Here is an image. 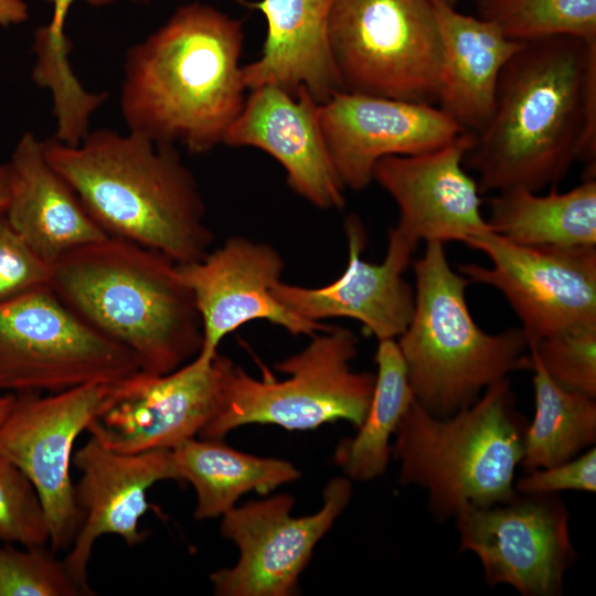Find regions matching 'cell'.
I'll return each mask as SVG.
<instances>
[{"mask_svg": "<svg viewBox=\"0 0 596 596\" xmlns=\"http://www.w3.org/2000/svg\"><path fill=\"white\" fill-rule=\"evenodd\" d=\"M11 198V170L9 163L0 164V217L6 214Z\"/></svg>", "mask_w": 596, "mask_h": 596, "instance_id": "cell-36", "label": "cell"}, {"mask_svg": "<svg viewBox=\"0 0 596 596\" xmlns=\"http://www.w3.org/2000/svg\"><path fill=\"white\" fill-rule=\"evenodd\" d=\"M481 18L510 39L554 36L596 41V0H481Z\"/></svg>", "mask_w": 596, "mask_h": 596, "instance_id": "cell-28", "label": "cell"}, {"mask_svg": "<svg viewBox=\"0 0 596 596\" xmlns=\"http://www.w3.org/2000/svg\"><path fill=\"white\" fill-rule=\"evenodd\" d=\"M50 288L81 319L127 349L140 371L164 374L203 343L191 290L166 255L107 236L51 265Z\"/></svg>", "mask_w": 596, "mask_h": 596, "instance_id": "cell-4", "label": "cell"}, {"mask_svg": "<svg viewBox=\"0 0 596 596\" xmlns=\"http://www.w3.org/2000/svg\"><path fill=\"white\" fill-rule=\"evenodd\" d=\"M352 496L345 476L329 480L321 508L295 518L292 497L275 494L234 507L222 515L221 533L240 551L235 565L210 575L219 596H290L318 542L331 529Z\"/></svg>", "mask_w": 596, "mask_h": 596, "instance_id": "cell-12", "label": "cell"}, {"mask_svg": "<svg viewBox=\"0 0 596 596\" xmlns=\"http://www.w3.org/2000/svg\"><path fill=\"white\" fill-rule=\"evenodd\" d=\"M171 453L179 481L189 482L195 491L198 520L224 515L247 492L267 494L300 478L287 460L245 454L219 438L193 437Z\"/></svg>", "mask_w": 596, "mask_h": 596, "instance_id": "cell-24", "label": "cell"}, {"mask_svg": "<svg viewBox=\"0 0 596 596\" xmlns=\"http://www.w3.org/2000/svg\"><path fill=\"white\" fill-rule=\"evenodd\" d=\"M49 545L17 549L0 542V596H87L64 558Z\"/></svg>", "mask_w": 596, "mask_h": 596, "instance_id": "cell-29", "label": "cell"}, {"mask_svg": "<svg viewBox=\"0 0 596 596\" xmlns=\"http://www.w3.org/2000/svg\"><path fill=\"white\" fill-rule=\"evenodd\" d=\"M433 4L441 43L439 108L477 134L492 115L503 67L523 42L508 38L489 20L457 12L443 0Z\"/></svg>", "mask_w": 596, "mask_h": 596, "instance_id": "cell-23", "label": "cell"}, {"mask_svg": "<svg viewBox=\"0 0 596 596\" xmlns=\"http://www.w3.org/2000/svg\"><path fill=\"white\" fill-rule=\"evenodd\" d=\"M596 41L523 42L502 70L487 125L464 166L480 193L555 187L575 160L595 170Z\"/></svg>", "mask_w": 596, "mask_h": 596, "instance_id": "cell-1", "label": "cell"}, {"mask_svg": "<svg viewBox=\"0 0 596 596\" xmlns=\"http://www.w3.org/2000/svg\"><path fill=\"white\" fill-rule=\"evenodd\" d=\"M348 263L343 273L322 287L276 283L275 297L294 313L315 322L330 318L360 321L379 341L398 338L414 311V289L404 279L416 247L392 228L381 263L362 258L366 235L361 220L351 214L344 222Z\"/></svg>", "mask_w": 596, "mask_h": 596, "instance_id": "cell-18", "label": "cell"}, {"mask_svg": "<svg viewBox=\"0 0 596 596\" xmlns=\"http://www.w3.org/2000/svg\"><path fill=\"white\" fill-rule=\"evenodd\" d=\"M231 362L216 353L164 374L139 371L114 385L86 430L119 453L172 449L199 436L216 414Z\"/></svg>", "mask_w": 596, "mask_h": 596, "instance_id": "cell-14", "label": "cell"}, {"mask_svg": "<svg viewBox=\"0 0 596 596\" xmlns=\"http://www.w3.org/2000/svg\"><path fill=\"white\" fill-rule=\"evenodd\" d=\"M319 111L337 172L354 191L373 181L380 159L429 152L466 131L434 104L344 91L320 104Z\"/></svg>", "mask_w": 596, "mask_h": 596, "instance_id": "cell-16", "label": "cell"}, {"mask_svg": "<svg viewBox=\"0 0 596 596\" xmlns=\"http://www.w3.org/2000/svg\"><path fill=\"white\" fill-rule=\"evenodd\" d=\"M320 103L305 88L292 95L265 85L251 91L223 143L257 148L284 168L289 188L321 210L345 204L320 121Z\"/></svg>", "mask_w": 596, "mask_h": 596, "instance_id": "cell-19", "label": "cell"}, {"mask_svg": "<svg viewBox=\"0 0 596 596\" xmlns=\"http://www.w3.org/2000/svg\"><path fill=\"white\" fill-rule=\"evenodd\" d=\"M465 244L490 267L457 265L471 283L499 290L521 322L529 350L541 339L596 326V246H529L488 231Z\"/></svg>", "mask_w": 596, "mask_h": 596, "instance_id": "cell-10", "label": "cell"}, {"mask_svg": "<svg viewBox=\"0 0 596 596\" xmlns=\"http://www.w3.org/2000/svg\"><path fill=\"white\" fill-rule=\"evenodd\" d=\"M414 274V311L397 345L414 400L427 413L449 417L511 373L532 370L520 328L493 334L475 322L465 296L470 281L450 268L443 243H426Z\"/></svg>", "mask_w": 596, "mask_h": 596, "instance_id": "cell-6", "label": "cell"}, {"mask_svg": "<svg viewBox=\"0 0 596 596\" xmlns=\"http://www.w3.org/2000/svg\"><path fill=\"white\" fill-rule=\"evenodd\" d=\"M42 501L29 478L0 457V542L22 546L49 545Z\"/></svg>", "mask_w": 596, "mask_h": 596, "instance_id": "cell-31", "label": "cell"}, {"mask_svg": "<svg viewBox=\"0 0 596 596\" xmlns=\"http://www.w3.org/2000/svg\"><path fill=\"white\" fill-rule=\"evenodd\" d=\"M529 352L556 384L596 397V326L545 337Z\"/></svg>", "mask_w": 596, "mask_h": 596, "instance_id": "cell-30", "label": "cell"}, {"mask_svg": "<svg viewBox=\"0 0 596 596\" xmlns=\"http://www.w3.org/2000/svg\"><path fill=\"white\" fill-rule=\"evenodd\" d=\"M81 477L75 498L83 512V523L64 561L85 588L91 589L87 566L93 546L102 535L120 536L134 546L145 538L140 518L152 508L148 490L161 480H179L171 449L119 453L94 438L73 455Z\"/></svg>", "mask_w": 596, "mask_h": 596, "instance_id": "cell-20", "label": "cell"}, {"mask_svg": "<svg viewBox=\"0 0 596 596\" xmlns=\"http://www.w3.org/2000/svg\"><path fill=\"white\" fill-rule=\"evenodd\" d=\"M51 265L0 217V302L49 286Z\"/></svg>", "mask_w": 596, "mask_h": 596, "instance_id": "cell-33", "label": "cell"}, {"mask_svg": "<svg viewBox=\"0 0 596 596\" xmlns=\"http://www.w3.org/2000/svg\"><path fill=\"white\" fill-rule=\"evenodd\" d=\"M375 363V384L364 421L356 435L341 440L334 451L336 464L354 481H370L385 472L392 437L414 401L395 339L379 341Z\"/></svg>", "mask_w": 596, "mask_h": 596, "instance_id": "cell-26", "label": "cell"}, {"mask_svg": "<svg viewBox=\"0 0 596 596\" xmlns=\"http://www.w3.org/2000/svg\"><path fill=\"white\" fill-rule=\"evenodd\" d=\"M337 0H260L246 3L267 22L262 53L242 67L247 91L272 85L295 95L305 87L320 104L341 91L330 44Z\"/></svg>", "mask_w": 596, "mask_h": 596, "instance_id": "cell-21", "label": "cell"}, {"mask_svg": "<svg viewBox=\"0 0 596 596\" xmlns=\"http://www.w3.org/2000/svg\"><path fill=\"white\" fill-rule=\"evenodd\" d=\"M17 400L14 393H0V425L6 419Z\"/></svg>", "mask_w": 596, "mask_h": 596, "instance_id": "cell-37", "label": "cell"}, {"mask_svg": "<svg viewBox=\"0 0 596 596\" xmlns=\"http://www.w3.org/2000/svg\"><path fill=\"white\" fill-rule=\"evenodd\" d=\"M329 33L341 91L437 102L441 43L433 0H337Z\"/></svg>", "mask_w": 596, "mask_h": 596, "instance_id": "cell-8", "label": "cell"}, {"mask_svg": "<svg viewBox=\"0 0 596 596\" xmlns=\"http://www.w3.org/2000/svg\"><path fill=\"white\" fill-rule=\"evenodd\" d=\"M131 353L43 286L0 302V393H57L118 384L137 372Z\"/></svg>", "mask_w": 596, "mask_h": 596, "instance_id": "cell-9", "label": "cell"}, {"mask_svg": "<svg viewBox=\"0 0 596 596\" xmlns=\"http://www.w3.org/2000/svg\"><path fill=\"white\" fill-rule=\"evenodd\" d=\"M491 232L520 245L596 246V180L588 178L566 192L539 195L525 189L491 198Z\"/></svg>", "mask_w": 596, "mask_h": 596, "instance_id": "cell-25", "label": "cell"}, {"mask_svg": "<svg viewBox=\"0 0 596 596\" xmlns=\"http://www.w3.org/2000/svg\"><path fill=\"white\" fill-rule=\"evenodd\" d=\"M356 355V336L347 328L329 327L313 334L301 351L276 363L287 374L280 381L255 379L232 361L219 409L199 437L221 439L249 424L306 430L343 419L359 428L375 374L353 370Z\"/></svg>", "mask_w": 596, "mask_h": 596, "instance_id": "cell-7", "label": "cell"}, {"mask_svg": "<svg viewBox=\"0 0 596 596\" xmlns=\"http://www.w3.org/2000/svg\"><path fill=\"white\" fill-rule=\"evenodd\" d=\"M521 494H551L565 490L596 491V448L546 468L526 471L514 481Z\"/></svg>", "mask_w": 596, "mask_h": 596, "instance_id": "cell-34", "label": "cell"}, {"mask_svg": "<svg viewBox=\"0 0 596 596\" xmlns=\"http://www.w3.org/2000/svg\"><path fill=\"white\" fill-rule=\"evenodd\" d=\"M285 265L273 245L238 235L200 260L177 264L202 322L200 359L214 358L224 337L253 320H266L292 336L312 337L329 328L294 313L275 297L273 287Z\"/></svg>", "mask_w": 596, "mask_h": 596, "instance_id": "cell-15", "label": "cell"}, {"mask_svg": "<svg viewBox=\"0 0 596 596\" xmlns=\"http://www.w3.org/2000/svg\"><path fill=\"white\" fill-rule=\"evenodd\" d=\"M531 360L534 416L520 464L525 471L572 459L596 443V397L560 386L534 356Z\"/></svg>", "mask_w": 596, "mask_h": 596, "instance_id": "cell-27", "label": "cell"}, {"mask_svg": "<svg viewBox=\"0 0 596 596\" xmlns=\"http://www.w3.org/2000/svg\"><path fill=\"white\" fill-rule=\"evenodd\" d=\"M475 137L466 130L436 150L390 156L374 166L373 180L400 211L392 230L414 247L421 241L465 243L491 231L481 214L478 183L464 166Z\"/></svg>", "mask_w": 596, "mask_h": 596, "instance_id": "cell-17", "label": "cell"}, {"mask_svg": "<svg viewBox=\"0 0 596 596\" xmlns=\"http://www.w3.org/2000/svg\"><path fill=\"white\" fill-rule=\"evenodd\" d=\"M8 163L11 198L4 216L46 263L109 236L50 164L43 141L32 132L22 135Z\"/></svg>", "mask_w": 596, "mask_h": 596, "instance_id": "cell-22", "label": "cell"}, {"mask_svg": "<svg viewBox=\"0 0 596 596\" xmlns=\"http://www.w3.org/2000/svg\"><path fill=\"white\" fill-rule=\"evenodd\" d=\"M515 402L509 377L445 418L430 415L414 400L391 446L400 462L398 482L424 489L429 511L441 522L466 505L511 500L529 424Z\"/></svg>", "mask_w": 596, "mask_h": 596, "instance_id": "cell-5", "label": "cell"}, {"mask_svg": "<svg viewBox=\"0 0 596 596\" xmlns=\"http://www.w3.org/2000/svg\"><path fill=\"white\" fill-rule=\"evenodd\" d=\"M28 17V6L23 0H0V25L20 24Z\"/></svg>", "mask_w": 596, "mask_h": 596, "instance_id": "cell-35", "label": "cell"}, {"mask_svg": "<svg viewBox=\"0 0 596 596\" xmlns=\"http://www.w3.org/2000/svg\"><path fill=\"white\" fill-rule=\"evenodd\" d=\"M459 550L477 555L488 585H509L523 596H558L576 552L565 503L551 494L518 493L509 501L461 508Z\"/></svg>", "mask_w": 596, "mask_h": 596, "instance_id": "cell-13", "label": "cell"}, {"mask_svg": "<svg viewBox=\"0 0 596 596\" xmlns=\"http://www.w3.org/2000/svg\"><path fill=\"white\" fill-rule=\"evenodd\" d=\"M113 387L95 383L45 396L23 393L0 425V457L34 486L47 519L49 546L56 553L70 550L83 523L71 477L74 443Z\"/></svg>", "mask_w": 596, "mask_h": 596, "instance_id": "cell-11", "label": "cell"}, {"mask_svg": "<svg viewBox=\"0 0 596 596\" xmlns=\"http://www.w3.org/2000/svg\"><path fill=\"white\" fill-rule=\"evenodd\" d=\"M43 149L109 236L157 251L175 264L200 260L211 251L214 234L203 196L174 146L99 129L76 146L44 140Z\"/></svg>", "mask_w": 596, "mask_h": 596, "instance_id": "cell-3", "label": "cell"}, {"mask_svg": "<svg viewBox=\"0 0 596 596\" xmlns=\"http://www.w3.org/2000/svg\"><path fill=\"white\" fill-rule=\"evenodd\" d=\"M443 1H445V2L449 3L450 6H453V3H455L458 0H443Z\"/></svg>", "mask_w": 596, "mask_h": 596, "instance_id": "cell-38", "label": "cell"}, {"mask_svg": "<svg viewBox=\"0 0 596 596\" xmlns=\"http://www.w3.org/2000/svg\"><path fill=\"white\" fill-rule=\"evenodd\" d=\"M240 20L200 2L127 51L120 110L129 131L204 153L223 143L247 91Z\"/></svg>", "mask_w": 596, "mask_h": 596, "instance_id": "cell-2", "label": "cell"}, {"mask_svg": "<svg viewBox=\"0 0 596 596\" xmlns=\"http://www.w3.org/2000/svg\"><path fill=\"white\" fill-rule=\"evenodd\" d=\"M52 4L47 25L34 33L33 52L36 55L32 77L40 84L58 86L68 83L74 73L68 62L70 41L64 32L71 6L76 0H45ZM92 6H107L117 0H84Z\"/></svg>", "mask_w": 596, "mask_h": 596, "instance_id": "cell-32", "label": "cell"}]
</instances>
